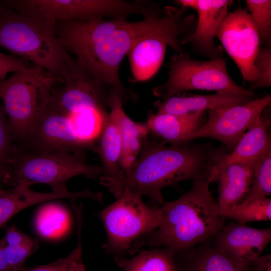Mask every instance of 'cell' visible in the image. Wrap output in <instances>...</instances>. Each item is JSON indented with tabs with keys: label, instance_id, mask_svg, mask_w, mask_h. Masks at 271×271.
Listing matches in <instances>:
<instances>
[{
	"label": "cell",
	"instance_id": "cell-1",
	"mask_svg": "<svg viewBox=\"0 0 271 271\" xmlns=\"http://www.w3.org/2000/svg\"><path fill=\"white\" fill-rule=\"evenodd\" d=\"M175 9L138 22L104 19L64 20L56 23L61 44L94 78L123 99L132 97L122 84L120 63L138 42L158 31L173 17Z\"/></svg>",
	"mask_w": 271,
	"mask_h": 271
},
{
	"label": "cell",
	"instance_id": "cell-2",
	"mask_svg": "<svg viewBox=\"0 0 271 271\" xmlns=\"http://www.w3.org/2000/svg\"><path fill=\"white\" fill-rule=\"evenodd\" d=\"M173 143L171 146L146 140L141 153L120 186L146 196L159 207L165 202L162 189L187 180L209 177L213 166L225 155L208 145Z\"/></svg>",
	"mask_w": 271,
	"mask_h": 271
},
{
	"label": "cell",
	"instance_id": "cell-3",
	"mask_svg": "<svg viewBox=\"0 0 271 271\" xmlns=\"http://www.w3.org/2000/svg\"><path fill=\"white\" fill-rule=\"evenodd\" d=\"M208 177L193 180L191 188L178 199L165 203L158 228L135 241L130 253L142 246L163 247L176 255L185 253L218 233L225 225Z\"/></svg>",
	"mask_w": 271,
	"mask_h": 271
},
{
	"label": "cell",
	"instance_id": "cell-4",
	"mask_svg": "<svg viewBox=\"0 0 271 271\" xmlns=\"http://www.w3.org/2000/svg\"><path fill=\"white\" fill-rule=\"evenodd\" d=\"M0 47L61 80L74 57L61 44L56 22L19 13L0 3Z\"/></svg>",
	"mask_w": 271,
	"mask_h": 271
},
{
	"label": "cell",
	"instance_id": "cell-5",
	"mask_svg": "<svg viewBox=\"0 0 271 271\" xmlns=\"http://www.w3.org/2000/svg\"><path fill=\"white\" fill-rule=\"evenodd\" d=\"M102 173L101 167L92 165L83 155L67 151L36 153L15 146L11 164L3 183L16 186L25 183L44 184L55 193L69 192L67 181L77 176L96 179Z\"/></svg>",
	"mask_w": 271,
	"mask_h": 271
},
{
	"label": "cell",
	"instance_id": "cell-6",
	"mask_svg": "<svg viewBox=\"0 0 271 271\" xmlns=\"http://www.w3.org/2000/svg\"><path fill=\"white\" fill-rule=\"evenodd\" d=\"M117 198L100 214L107 237L104 247L108 253H129L136 240L158 228L161 209L147 205L141 195L127 189Z\"/></svg>",
	"mask_w": 271,
	"mask_h": 271
},
{
	"label": "cell",
	"instance_id": "cell-7",
	"mask_svg": "<svg viewBox=\"0 0 271 271\" xmlns=\"http://www.w3.org/2000/svg\"><path fill=\"white\" fill-rule=\"evenodd\" d=\"M194 90L233 93L252 98L253 91L237 85L230 76L223 58L195 60L185 53L176 54L169 63L167 81L153 92L162 100L183 91Z\"/></svg>",
	"mask_w": 271,
	"mask_h": 271
},
{
	"label": "cell",
	"instance_id": "cell-8",
	"mask_svg": "<svg viewBox=\"0 0 271 271\" xmlns=\"http://www.w3.org/2000/svg\"><path fill=\"white\" fill-rule=\"evenodd\" d=\"M54 83L22 71L0 80V99L14 141L24 145L38 113L49 102Z\"/></svg>",
	"mask_w": 271,
	"mask_h": 271
},
{
	"label": "cell",
	"instance_id": "cell-9",
	"mask_svg": "<svg viewBox=\"0 0 271 271\" xmlns=\"http://www.w3.org/2000/svg\"><path fill=\"white\" fill-rule=\"evenodd\" d=\"M52 88L48 104L69 115L79 111L95 109L107 111L109 88L92 76L74 58L64 78Z\"/></svg>",
	"mask_w": 271,
	"mask_h": 271
},
{
	"label": "cell",
	"instance_id": "cell-10",
	"mask_svg": "<svg viewBox=\"0 0 271 271\" xmlns=\"http://www.w3.org/2000/svg\"><path fill=\"white\" fill-rule=\"evenodd\" d=\"M4 6L29 16L54 21H91L118 14L115 0H6Z\"/></svg>",
	"mask_w": 271,
	"mask_h": 271
},
{
	"label": "cell",
	"instance_id": "cell-11",
	"mask_svg": "<svg viewBox=\"0 0 271 271\" xmlns=\"http://www.w3.org/2000/svg\"><path fill=\"white\" fill-rule=\"evenodd\" d=\"M271 95L247 102L209 110L205 124L186 139V142L200 137H207L222 143L232 151L249 127L270 104Z\"/></svg>",
	"mask_w": 271,
	"mask_h": 271
},
{
	"label": "cell",
	"instance_id": "cell-12",
	"mask_svg": "<svg viewBox=\"0 0 271 271\" xmlns=\"http://www.w3.org/2000/svg\"><path fill=\"white\" fill-rule=\"evenodd\" d=\"M215 37L235 62L243 79L253 83L257 77L254 62L260 41L249 13L240 7L229 13L218 27Z\"/></svg>",
	"mask_w": 271,
	"mask_h": 271
},
{
	"label": "cell",
	"instance_id": "cell-13",
	"mask_svg": "<svg viewBox=\"0 0 271 271\" xmlns=\"http://www.w3.org/2000/svg\"><path fill=\"white\" fill-rule=\"evenodd\" d=\"M36 153L67 151L83 155L92 147L78 138L68 115L47 103L38 113L23 145Z\"/></svg>",
	"mask_w": 271,
	"mask_h": 271
},
{
	"label": "cell",
	"instance_id": "cell-14",
	"mask_svg": "<svg viewBox=\"0 0 271 271\" xmlns=\"http://www.w3.org/2000/svg\"><path fill=\"white\" fill-rule=\"evenodd\" d=\"M181 7L195 10L198 14L194 30L185 34L182 44L190 43L197 53L210 59L220 58L221 52L214 43L217 30L227 16L232 1L179 0Z\"/></svg>",
	"mask_w": 271,
	"mask_h": 271
},
{
	"label": "cell",
	"instance_id": "cell-15",
	"mask_svg": "<svg viewBox=\"0 0 271 271\" xmlns=\"http://www.w3.org/2000/svg\"><path fill=\"white\" fill-rule=\"evenodd\" d=\"M213 245L231 260L247 264L260 256L271 240V228L257 229L245 224L225 225L211 237Z\"/></svg>",
	"mask_w": 271,
	"mask_h": 271
},
{
	"label": "cell",
	"instance_id": "cell-16",
	"mask_svg": "<svg viewBox=\"0 0 271 271\" xmlns=\"http://www.w3.org/2000/svg\"><path fill=\"white\" fill-rule=\"evenodd\" d=\"M122 100L117 92L109 89L107 103L120 129L122 149L119 165L125 176L138 158L150 129L147 122H136L127 116L122 107Z\"/></svg>",
	"mask_w": 271,
	"mask_h": 271
},
{
	"label": "cell",
	"instance_id": "cell-17",
	"mask_svg": "<svg viewBox=\"0 0 271 271\" xmlns=\"http://www.w3.org/2000/svg\"><path fill=\"white\" fill-rule=\"evenodd\" d=\"M271 123L268 114L261 116L247 129L229 155H225L212 167L209 182L212 183L214 175L225 167L234 163L258 162L271 149L268 129Z\"/></svg>",
	"mask_w": 271,
	"mask_h": 271
},
{
	"label": "cell",
	"instance_id": "cell-18",
	"mask_svg": "<svg viewBox=\"0 0 271 271\" xmlns=\"http://www.w3.org/2000/svg\"><path fill=\"white\" fill-rule=\"evenodd\" d=\"M121 149L119 126L114 116L108 112L97 151L102 165L100 183L116 198L121 194L120 186L125 178L119 165Z\"/></svg>",
	"mask_w": 271,
	"mask_h": 271
},
{
	"label": "cell",
	"instance_id": "cell-19",
	"mask_svg": "<svg viewBox=\"0 0 271 271\" xmlns=\"http://www.w3.org/2000/svg\"><path fill=\"white\" fill-rule=\"evenodd\" d=\"M258 162L234 163L214 175L212 183L218 181L219 183L217 202L219 212L243 199L251 185L254 171Z\"/></svg>",
	"mask_w": 271,
	"mask_h": 271
},
{
	"label": "cell",
	"instance_id": "cell-20",
	"mask_svg": "<svg viewBox=\"0 0 271 271\" xmlns=\"http://www.w3.org/2000/svg\"><path fill=\"white\" fill-rule=\"evenodd\" d=\"M252 99V98L236 94L215 93L184 97L173 96L158 100L154 104L157 113L183 114L241 104Z\"/></svg>",
	"mask_w": 271,
	"mask_h": 271
},
{
	"label": "cell",
	"instance_id": "cell-21",
	"mask_svg": "<svg viewBox=\"0 0 271 271\" xmlns=\"http://www.w3.org/2000/svg\"><path fill=\"white\" fill-rule=\"evenodd\" d=\"M210 238L185 253L176 255L180 271L247 270L249 263L242 264L231 260L213 245Z\"/></svg>",
	"mask_w": 271,
	"mask_h": 271
},
{
	"label": "cell",
	"instance_id": "cell-22",
	"mask_svg": "<svg viewBox=\"0 0 271 271\" xmlns=\"http://www.w3.org/2000/svg\"><path fill=\"white\" fill-rule=\"evenodd\" d=\"M205 111L183 114H151L147 121L150 131L156 136L173 143L186 142L188 136L204 124Z\"/></svg>",
	"mask_w": 271,
	"mask_h": 271
},
{
	"label": "cell",
	"instance_id": "cell-23",
	"mask_svg": "<svg viewBox=\"0 0 271 271\" xmlns=\"http://www.w3.org/2000/svg\"><path fill=\"white\" fill-rule=\"evenodd\" d=\"M176 255L167 248L153 247L131 258L116 257L114 261L122 271H180Z\"/></svg>",
	"mask_w": 271,
	"mask_h": 271
},
{
	"label": "cell",
	"instance_id": "cell-24",
	"mask_svg": "<svg viewBox=\"0 0 271 271\" xmlns=\"http://www.w3.org/2000/svg\"><path fill=\"white\" fill-rule=\"evenodd\" d=\"M71 217L67 209L58 203L43 205L35 219L38 233L47 239L59 238L66 234L71 226Z\"/></svg>",
	"mask_w": 271,
	"mask_h": 271
},
{
	"label": "cell",
	"instance_id": "cell-25",
	"mask_svg": "<svg viewBox=\"0 0 271 271\" xmlns=\"http://www.w3.org/2000/svg\"><path fill=\"white\" fill-rule=\"evenodd\" d=\"M108 114V111L89 109L68 115L79 140L92 147L93 144L100 138Z\"/></svg>",
	"mask_w": 271,
	"mask_h": 271
},
{
	"label": "cell",
	"instance_id": "cell-26",
	"mask_svg": "<svg viewBox=\"0 0 271 271\" xmlns=\"http://www.w3.org/2000/svg\"><path fill=\"white\" fill-rule=\"evenodd\" d=\"M225 218H231L237 223L271 220V199L268 197H252L219 212Z\"/></svg>",
	"mask_w": 271,
	"mask_h": 271
},
{
	"label": "cell",
	"instance_id": "cell-27",
	"mask_svg": "<svg viewBox=\"0 0 271 271\" xmlns=\"http://www.w3.org/2000/svg\"><path fill=\"white\" fill-rule=\"evenodd\" d=\"M245 3L257 29L260 43L270 42L271 1L246 0Z\"/></svg>",
	"mask_w": 271,
	"mask_h": 271
},
{
	"label": "cell",
	"instance_id": "cell-28",
	"mask_svg": "<svg viewBox=\"0 0 271 271\" xmlns=\"http://www.w3.org/2000/svg\"><path fill=\"white\" fill-rule=\"evenodd\" d=\"M270 195L271 149L256 165L251 185L243 200L252 197H267Z\"/></svg>",
	"mask_w": 271,
	"mask_h": 271
},
{
	"label": "cell",
	"instance_id": "cell-29",
	"mask_svg": "<svg viewBox=\"0 0 271 271\" xmlns=\"http://www.w3.org/2000/svg\"><path fill=\"white\" fill-rule=\"evenodd\" d=\"M0 99V167L3 179L13 160L15 146L8 117Z\"/></svg>",
	"mask_w": 271,
	"mask_h": 271
},
{
	"label": "cell",
	"instance_id": "cell-30",
	"mask_svg": "<svg viewBox=\"0 0 271 271\" xmlns=\"http://www.w3.org/2000/svg\"><path fill=\"white\" fill-rule=\"evenodd\" d=\"M17 71L27 72L42 79H51L45 71L27 61L0 52V80L6 78L8 74Z\"/></svg>",
	"mask_w": 271,
	"mask_h": 271
},
{
	"label": "cell",
	"instance_id": "cell-31",
	"mask_svg": "<svg viewBox=\"0 0 271 271\" xmlns=\"http://www.w3.org/2000/svg\"><path fill=\"white\" fill-rule=\"evenodd\" d=\"M38 248L39 242L37 240L30 244L13 245H6L4 243L3 249L7 262L12 270L20 271L24 267L25 260Z\"/></svg>",
	"mask_w": 271,
	"mask_h": 271
},
{
	"label": "cell",
	"instance_id": "cell-32",
	"mask_svg": "<svg viewBox=\"0 0 271 271\" xmlns=\"http://www.w3.org/2000/svg\"><path fill=\"white\" fill-rule=\"evenodd\" d=\"M257 77L253 83L252 89L271 86V48L259 47L254 62Z\"/></svg>",
	"mask_w": 271,
	"mask_h": 271
},
{
	"label": "cell",
	"instance_id": "cell-33",
	"mask_svg": "<svg viewBox=\"0 0 271 271\" xmlns=\"http://www.w3.org/2000/svg\"><path fill=\"white\" fill-rule=\"evenodd\" d=\"M80 228L79 225L77 246L69 255L48 264L31 268L24 266L20 271H72L76 263L82 259Z\"/></svg>",
	"mask_w": 271,
	"mask_h": 271
},
{
	"label": "cell",
	"instance_id": "cell-34",
	"mask_svg": "<svg viewBox=\"0 0 271 271\" xmlns=\"http://www.w3.org/2000/svg\"><path fill=\"white\" fill-rule=\"evenodd\" d=\"M2 240L6 245H13L30 244L36 241L37 239L28 236L13 224L7 228L5 236Z\"/></svg>",
	"mask_w": 271,
	"mask_h": 271
},
{
	"label": "cell",
	"instance_id": "cell-35",
	"mask_svg": "<svg viewBox=\"0 0 271 271\" xmlns=\"http://www.w3.org/2000/svg\"><path fill=\"white\" fill-rule=\"evenodd\" d=\"M247 271H271V254L260 255L251 261Z\"/></svg>",
	"mask_w": 271,
	"mask_h": 271
},
{
	"label": "cell",
	"instance_id": "cell-36",
	"mask_svg": "<svg viewBox=\"0 0 271 271\" xmlns=\"http://www.w3.org/2000/svg\"><path fill=\"white\" fill-rule=\"evenodd\" d=\"M4 242L2 240H0V271H13L10 267L4 251Z\"/></svg>",
	"mask_w": 271,
	"mask_h": 271
},
{
	"label": "cell",
	"instance_id": "cell-37",
	"mask_svg": "<svg viewBox=\"0 0 271 271\" xmlns=\"http://www.w3.org/2000/svg\"><path fill=\"white\" fill-rule=\"evenodd\" d=\"M72 271H86L82 259L76 263Z\"/></svg>",
	"mask_w": 271,
	"mask_h": 271
},
{
	"label": "cell",
	"instance_id": "cell-38",
	"mask_svg": "<svg viewBox=\"0 0 271 271\" xmlns=\"http://www.w3.org/2000/svg\"><path fill=\"white\" fill-rule=\"evenodd\" d=\"M3 183V175L0 173V187Z\"/></svg>",
	"mask_w": 271,
	"mask_h": 271
},
{
	"label": "cell",
	"instance_id": "cell-39",
	"mask_svg": "<svg viewBox=\"0 0 271 271\" xmlns=\"http://www.w3.org/2000/svg\"><path fill=\"white\" fill-rule=\"evenodd\" d=\"M0 173L3 175V173H2V172L1 167H0Z\"/></svg>",
	"mask_w": 271,
	"mask_h": 271
},
{
	"label": "cell",
	"instance_id": "cell-40",
	"mask_svg": "<svg viewBox=\"0 0 271 271\" xmlns=\"http://www.w3.org/2000/svg\"><path fill=\"white\" fill-rule=\"evenodd\" d=\"M3 191V190H0V193Z\"/></svg>",
	"mask_w": 271,
	"mask_h": 271
}]
</instances>
